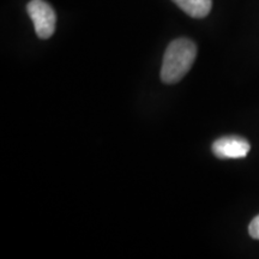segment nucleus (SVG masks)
Returning <instances> with one entry per match:
<instances>
[{
	"label": "nucleus",
	"instance_id": "obj_1",
	"mask_svg": "<svg viewBox=\"0 0 259 259\" xmlns=\"http://www.w3.org/2000/svg\"><path fill=\"white\" fill-rule=\"evenodd\" d=\"M197 46L189 38L181 37L168 45L161 67V79L176 84L184 78L196 60Z\"/></svg>",
	"mask_w": 259,
	"mask_h": 259
},
{
	"label": "nucleus",
	"instance_id": "obj_2",
	"mask_svg": "<svg viewBox=\"0 0 259 259\" xmlns=\"http://www.w3.org/2000/svg\"><path fill=\"white\" fill-rule=\"evenodd\" d=\"M28 15L34 23L37 36L46 40L54 34L57 16L52 6L45 0H31L27 5Z\"/></svg>",
	"mask_w": 259,
	"mask_h": 259
},
{
	"label": "nucleus",
	"instance_id": "obj_3",
	"mask_svg": "<svg viewBox=\"0 0 259 259\" xmlns=\"http://www.w3.org/2000/svg\"><path fill=\"white\" fill-rule=\"evenodd\" d=\"M250 143L238 136L222 137L212 143V153L219 158H242L250 151Z\"/></svg>",
	"mask_w": 259,
	"mask_h": 259
},
{
	"label": "nucleus",
	"instance_id": "obj_4",
	"mask_svg": "<svg viewBox=\"0 0 259 259\" xmlns=\"http://www.w3.org/2000/svg\"><path fill=\"white\" fill-rule=\"evenodd\" d=\"M173 3L193 18L206 17L212 6L211 0H173Z\"/></svg>",
	"mask_w": 259,
	"mask_h": 259
},
{
	"label": "nucleus",
	"instance_id": "obj_5",
	"mask_svg": "<svg viewBox=\"0 0 259 259\" xmlns=\"http://www.w3.org/2000/svg\"><path fill=\"white\" fill-rule=\"evenodd\" d=\"M248 233L252 238L259 240V215L252 220L250 226H248Z\"/></svg>",
	"mask_w": 259,
	"mask_h": 259
}]
</instances>
